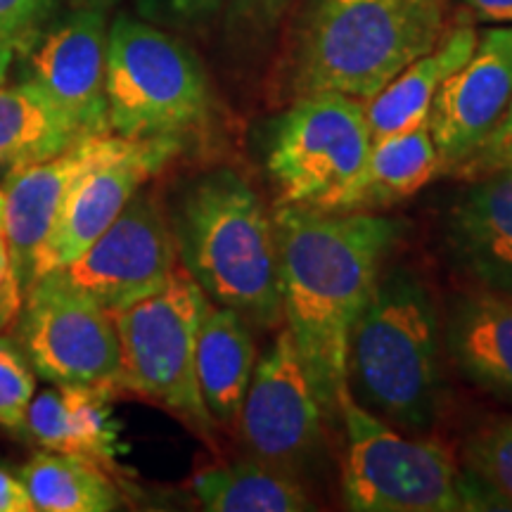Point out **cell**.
<instances>
[{
  "instance_id": "20",
  "label": "cell",
  "mask_w": 512,
  "mask_h": 512,
  "mask_svg": "<svg viewBox=\"0 0 512 512\" xmlns=\"http://www.w3.org/2000/svg\"><path fill=\"white\" fill-rule=\"evenodd\" d=\"M477 38L479 31L470 19L458 22L430 53L420 55L406 69H401L375 98L366 102L373 143L427 121L441 83L458 67H463L477 46Z\"/></svg>"
},
{
  "instance_id": "23",
  "label": "cell",
  "mask_w": 512,
  "mask_h": 512,
  "mask_svg": "<svg viewBox=\"0 0 512 512\" xmlns=\"http://www.w3.org/2000/svg\"><path fill=\"white\" fill-rule=\"evenodd\" d=\"M439 174V155L427 121L375 140L351 211L392 207L413 197Z\"/></svg>"
},
{
  "instance_id": "21",
  "label": "cell",
  "mask_w": 512,
  "mask_h": 512,
  "mask_svg": "<svg viewBox=\"0 0 512 512\" xmlns=\"http://www.w3.org/2000/svg\"><path fill=\"white\" fill-rule=\"evenodd\" d=\"M86 133L34 81L0 83V174L55 157Z\"/></svg>"
},
{
  "instance_id": "2",
  "label": "cell",
  "mask_w": 512,
  "mask_h": 512,
  "mask_svg": "<svg viewBox=\"0 0 512 512\" xmlns=\"http://www.w3.org/2000/svg\"><path fill=\"white\" fill-rule=\"evenodd\" d=\"M280 57L285 98L368 102L448 31L446 0H297Z\"/></svg>"
},
{
  "instance_id": "26",
  "label": "cell",
  "mask_w": 512,
  "mask_h": 512,
  "mask_svg": "<svg viewBox=\"0 0 512 512\" xmlns=\"http://www.w3.org/2000/svg\"><path fill=\"white\" fill-rule=\"evenodd\" d=\"M297 0H226L223 31L230 48L242 55L261 53L273 41Z\"/></svg>"
},
{
  "instance_id": "36",
  "label": "cell",
  "mask_w": 512,
  "mask_h": 512,
  "mask_svg": "<svg viewBox=\"0 0 512 512\" xmlns=\"http://www.w3.org/2000/svg\"><path fill=\"white\" fill-rule=\"evenodd\" d=\"M114 3H119V0H76V5H91V8L100 10H110Z\"/></svg>"
},
{
  "instance_id": "8",
  "label": "cell",
  "mask_w": 512,
  "mask_h": 512,
  "mask_svg": "<svg viewBox=\"0 0 512 512\" xmlns=\"http://www.w3.org/2000/svg\"><path fill=\"white\" fill-rule=\"evenodd\" d=\"M347 434L342 501L354 512H458L465 510L460 465L427 434L387 425L349 392L339 399Z\"/></svg>"
},
{
  "instance_id": "37",
  "label": "cell",
  "mask_w": 512,
  "mask_h": 512,
  "mask_svg": "<svg viewBox=\"0 0 512 512\" xmlns=\"http://www.w3.org/2000/svg\"><path fill=\"white\" fill-rule=\"evenodd\" d=\"M3 226H5V192L0 188V233H3Z\"/></svg>"
},
{
  "instance_id": "30",
  "label": "cell",
  "mask_w": 512,
  "mask_h": 512,
  "mask_svg": "<svg viewBox=\"0 0 512 512\" xmlns=\"http://www.w3.org/2000/svg\"><path fill=\"white\" fill-rule=\"evenodd\" d=\"M501 169H512V102L496 131L453 176L463 178V181H475L479 176Z\"/></svg>"
},
{
  "instance_id": "4",
  "label": "cell",
  "mask_w": 512,
  "mask_h": 512,
  "mask_svg": "<svg viewBox=\"0 0 512 512\" xmlns=\"http://www.w3.org/2000/svg\"><path fill=\"white\" fill-rule=\"evenodd\" d=\"M176 252L209 302L256 328L283 320L273 214L235 169L219 166L185 185L171 216Z\"/></svg>"
},
{
  "instance_id": "33",
  "label": "cell",
  "mask_w": 512,
  "mask_h": 512,
  "mask_svg": "<svg viewBox=\"0 0 512 512\" xmlns=\"http://www.w3.org/2000/svg\"><path fill=\"white\" fill-rule=\"evenodd\" d=\"M24 292L15 278H10L8 283L0 285V332H3L8 325L19 316V309H22Z\"/></svg>"
},
{
  "instance_id": "12",
  "label": "cell",
  "mask_w": 512,
  "mask_h": 512,
  "mask_svg": "<svg viewBox=\"0 0 512 512\" xmlns=\"http://www.w3.org/2000/svg\"><path fill=\"white\" fill-rule=\"evenodd\" d=\"M512 102V27L484 29L477 46L441 83L427 126L441 174H456L496 131Z\"/></svg>"
},
{
  "instance_id": "27",
  "label": "cell",
  "mask_w": 512,
  "mask_h": 512,
  "mask_svg": "<svg viewBox=\"0 0 512 512\" xmlns=\"http://www.w3.org/2000/svg\"><path fill=\"white\" fill-rule=\"evenodd\" d=\"M36 394V373L27 354L10 337H0V427L22 432Z\"/></svg>"
},
{
  "instance_id": "19",
  "label": "cell",
  "mask_w": 512,
  "mask_h": 512,
  "mask_svg": "<svg viewBox=\"0 0 512 512\" xmlns=\"http://www.w3.org/2000/svg\"><path fill=\"white\" fill-rule=\"evenodd\" d=\"M256 366L252 323L228 306L209 302L195 347L197 384L216 427H238Z\"/></svg>"
},
{
  "instance_id": "15",
  "label": "cell",
  "mask_w": 512,
  "mask_h": 512,
  "mask_svg": "<svg viewBox=\"0 0 512 512\" xmlns=\"http://www.w3.org/2000/svg\"><path fill=\"white\" fill-rule=\"evenodd\" d=\"M107 10L76 5L55 22L29 57V81L41 86L81 133H110L105 95Z\"/></svg>"
},
{
  "instance_id": "25",
  "label": "cell",
  "mask_w": 512,
  "mask_h": 512,
  "mask_svg": "<svg viewBox=\"0 0 512 512\" xmlns=\"http://www.w3.org/2000/svg\"><path fill=\"white\" fill-rule=\"evenodd\" d=\"M465 510H512V415L484 422L460 458Z\"/></svg>"
},
{
  "instance_id": "18",
  "label": "cell",
  "mask_w": 512,
  "mask_h": 512,
  "mask_svg": "<svg viewBox=\"0 0 512 512\" xmlns=\"http://www.w3.org/2000/svg\"><path fill=\"white\" fill-rule=\"evenodd\" d=\"M24 432L46 451L72 453L114 470L124 451L105 387L50 384L29 403Z\"/></svg>"
},
{
  "instance_id": "11",
  "label": "cell",
  "mask_w": 512,
  "mask_h": 512,
  "mask_svg": "<svg viewBox=\"0 0 512 512\" xmlns=\"http://www.w3.org/2000/svg\"><path fill=\"white\" fill-rule=\"evenodd\" d=\"M176 268L169 216L155 192L140 188L117 221L60 273L74 290L114 316L162 290Z\"/></svg>"
},
{
  "instance_id": "35",
  "label": "cell",
  "mask_w": 512,
  "mask_h": 512,
  "mask_svg": "<svg viewBox=\"0 0 512 512\" xmlns=\"http://www.w3.org/2000/svg\"><path fill=\"white\" fill-rule=\"evenodd\" d=\"M15 53H17V50L12 48L10 43L0 41V81H3L5 72H8V67H10V62H12V57H15Z\"/></svg>"
},
{
  "instance_id": "6",
  "label": "cell",
  "mask_w": 512,
  "mask_h": 512,
  "mask_svg": "<svg viewBox=\"0 0 512 512\" xmlns=\"http://www.w3.org/2000/svg\"><path fill=\"white\" fill-rule=\"evenodd\" d=\"M373 136L366 102L342 93H311L268 121L264 169L275 207L351 211Z\"/></svg>"
},
{
  "instance_id": "5",
  "label": "cell",
  "mask_w": 512,
  "mask_h": 512,
  "mask_svg": "<svg viewBox=\"0 0 512 512\" xmlns=\"http://www.w3.org/2000/svg\"><path fill=\"white\" fill-rule=\"evenodd\" d=\"M105 95L110 131L140 143H174L209 124L211 83L181 38L121 12L107 29Z\"/></svg>"
},
{
  "instance_id": "29",
  "label": "cell",
  "mask_w": 512,
  "mask_h": 512,
  "mask_svg": "<svg viewBox=\"0 0 512 512\" xmlns=\"http://www.w3.org/2000/svg\"><path fill=\"white\" fill-rule=\"evenodd\" d=\"M226 0H138L147 22L174 29H204L221 17Z\"/></svg>"
},
{
  "instance_id": "28",
  "label": "cell",
  "mask_w": 512,
  "mask_h": 512,
  "mask_svg": "<svg viewBox=\"0 0 512 512\" xmlns=\"http://www.w3.org/2000/svg\"><path fill=\"white\" fill-rule=\"evenodd\" d=\"M62 0H0V41L27 48L53 19Z\"/></svg>"
},
{
  "instance_id": "1",
  "label": "cell",
  "mask_w": 512,
  "mask_h": 512,
  "mask_svg": "<svg viewBox=\"0 0 512 512\" xmlns=\"http://www.w3.org/2000/svg\"><path fill=\"white\" fill-rule=\"evenodd\" d=\"M273 226L283 318L320 406L335 420L351 330L406 226L377 211L309 207H275Z\"/></svg>"
},
{
  "instance_id": "31",
  "label": "cell",
  "mask_w": 512,
  "mask_h": 512,
  "mask_svg": "<svg viewBox=\"0 0 512 512\" xmlns=\"http://www.w3.org/2000/svg\"><path fill=\"white\" fill-rule=\"evenodd\" d=\"M458 3L479 24L512 27V0H458Z\"/></svg>"
},
{
  "instance_id": "3",
  "label": "cell",
  "mask_w": 512,
  "mask_h": 512,
  "mask_svg": "<svg viewBox=\"0 0 512 512\" xmlns=\"http://www.w3.org/2000/svg\"><path fill=\"white\" fill-rule=\"evenodd\" d=\"M444 332L420 275L387 271L358 313L347 351V392L406 434H427L444 411Z\"/></svg>"
},
{
  "instance_id": "17",
  "label": "cell",
  "mask_w": 512,
  "mask_h": 512,
  "mask_svg": "<svg viewBox=\"0 0 512 512\" xmlns=\"http://www.w3.org/2000/svg\"><path fill=\"white\" fill-rule=\"evenodd\" d=\"M444 349L467 382L512 403V297L484 287L458 294L446 316Z\"/></svg>"
},
{
  "instance_id": "22",
  "label": "cell",
  "mask_w": 512,
  "mask_h": 512,
  "mask_svg": "<svg viewBox=\"0 0 512 512\" xmlns=\"http://www.w3.org/2000/svg\"><path fill=\"white\" fill-rule=\"evenodd\" d=\"M190 489L200 508L209 512L313 510L302 479L273 470L252 456L197 472Z\"/></svg>"
},
{
  "instance_id": "10",
  "label": "cell",
  "mask_w": 512,
  "mask_h": 512,
  "mask_svg": "<svg viewBox=\"0 0 512 512\" xmlns=\"http://www.w3.org/2000/svg\"><path fill=\"white\" fill-rule=\"evenodd\" d=\"M325 418L290 330H280L242 401L238 427L247 456L304 482L323 453Z\"/></svg>"
},
{
  "instance_id": "13",
  "label": "cell",
  "mask_w": 512,
  "mask_h": 512,
  "mask_svg": "<svg viewBox=\"0 0 512 512\" xmlns=\"http://www.w3.org/2000/svg\"><path fill=\"white\" fill-rule=\"evenodd\" d=\"M174 143H140L128 147L79 178L57 211L46 240L38 247L31 283L62 271L86 252L131 202V197L178 155Z\"/></svg>"
},
{
  "instance_id": "9",
  "label": "cell",
  "mask_w": 512,
  "mask_h": 512,
  "mask_svg": "<svg viewBox=\"0 0 512 512\" xmlns=\"http://www.w3.org/2000/svg\"><path fill=\"white\" fill-rule=\"evenodd\" d=\"M19 342L41 380L117 387L119 335L114 316L74 290L60 271L34 280L24 292Z\"/></svg>"
},
{
  "instance_id": "14",
  "label": "cell",
  "mask_w": 512,
  "mask_h": 512,
  "mask_svg": "<svg viewBox=\"0 0 512 512\" xmlns=\"http://www.w3.org/2000/svg\"><path fill=\"white\" fill-rule=\"evenodd\" d=\"M131 140L117 133H86L74 140L67 150L55 157L43 159L3 178L5 192V226L8 238L12 273L15 280L27 292L31 285V268L38 247L46 240L62 202L79 183L83 174L98 166L105 159L119 155Z\"/></svg>"
},
{
  "instance_id": "34",
  "label": "cell",
  "mask_w": 512,
  "mask_h": 512,
  "mask_svg": "<svg viewBox=\"0 0 512 512\" xmlns=\"http://www.w3.org/2000/svg\"><path fill=\"white\" fill-rule=\"evenodd\" d=\"M10 278H15L12 273V256H10V245L5 233H0V285L8 283Z\"/></svg>"
},
{
  "instance_id": "24",
  "label": "cell",
  "mask_w": 512,
  "mask_h": 512,
  "mask_svg": "<svg viewBox=\"0 0 512 512\" xmlns=\"http://www.w3.org/2000/svg\"><path fill=\"white\" fill-rule=\"evenodd\" d=\"M31 503L41 512H110L121 508L105 467L72 453L38 451L19 472Z\"/></svg>"
},
{
  "instance_id": "16",
  "label": "cell",
  "mask_w": 512,
  "mask_h": 512,
  "mask_svg": "<svg viewBox=\"0 0 512 512\" xmlns=\"http://www.w3.org/2000/svg\"><path fill=\"white\" fill-rule=\"evenodd\" d=\"M446 247L479 287L512 297V169L460 192L446 214Z\"/></svg>"
},
{
  "instance_id": "7",
  "label": "cell",
  "mask_w": 512,
  "mask_h": 512,
  "mask_svg": "<svg viewBox=\"0 0 512 512\" xmlns=\"http://www.w3.org/2000/svg\"><path fill=\"white\" fill-rule=\"evenodd\" d=\"M209 297L178 266L162 290L114 313L119 335L117 387L174 413L197 437L211 441L216 422L197 384L195 347Z\"/></svg>"
},
{
  "instance_id": "32",
  "label": "cell",
  "mask_w": 512,
  "mask_h": 512,
  "mask_svg": "<svg viewBox=\"0 0 512 512\" xmlns=\"http://www.w3.org/2000/svg\"><path fill=\"white\" fill-rule=\"evenodd\" d=\"M34 503L24 482L0 467V512H34Z\"/></svg>"
}]
</instances>
